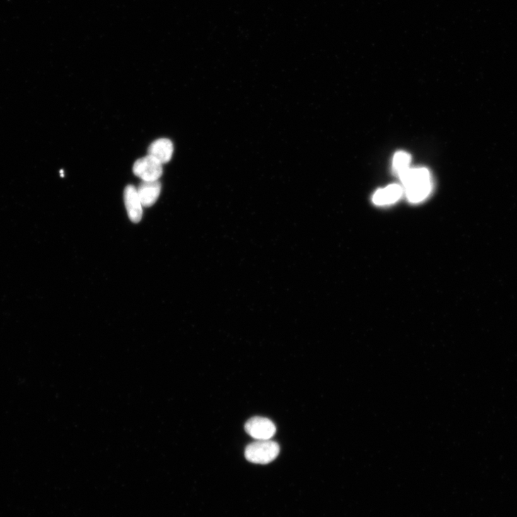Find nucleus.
Wrapping results in <instances>:
<instances>
[{
	"label": "nucleus",
	"instance_id": "nucleus-1",
	"mask_svg": "<svg viewBox=\"0 0 517 517\" xmlns=\"http://www.w3.org/2000/svg\"><path fill=\"white\" fill-rule=\"evenodd\" d=\"M399 177L410 202H420L430 195L432 182L430 172L426 168H409Z\"/></svg>",
	"mask_w": 517,
	"mask_h": 517
},
{
	"label": "nucleus",
	"instance_id": "nucleus-2",
	"mask_svg": "<svg viewBox=\"0 0 517 517\" xmlns=\"http://www.w3.org/2000/svg\"><path fill=\"white\" fill-rule=\"evenodd\" d=\"M279 451V446L274 441H256L248 446L245 453L248 461L264 465L275 460Z\"/></svg>",
	"mask_w": 517,
	"mask_h": 517
},
{
	"label": "nucleus",
	"instance_id": "nucleus-3",
	"mask_svg": "<svg viewBox=\"0 0 517 517\" xmlns=\"http://www.w3.org/2000/svg\"><path fill=\"white\" fill-rule=\"evenodd\" d=\"M163 172V164L149 155L137 160L133 165L134 174L143 181L158 180Z\"/></svg>",
	"mask_w": 517,
	"mask_h": 517
},
{
	"label": "nucleus",
	"instance_id": "nucleus-4",
	"mask_svg": "<svg viewBox=\"0 0 517 517\" xmlns=\"http://www.w3.org/2000/svg\"><path fill=\"white\" fill-rule=\"evenodd\" d=\"M247 434L256 441L270 440L276 434L273 422L262 417L250 419L245 425Z\"/></svg>",
	"mask_w": 517,
	"mask_h": 517
},
{
	"label": "nucleus",
	"instance_id": "nucleus-5",
	"mask_svg": "<svg viewBox=\"0 0 517 517\" xmlns=\"http://www.w3.org/2000/svg\"><path fill=\"white\" fill-rule=\"evenodd\" d=\"M124 201L129 219L134 223H139L143 218L144 206L134 186L129 185L126 187Z\"/></svg>",
	"mask_w": 517,
	"mask_h": 517
},
{
	"label": "nucleus",
	"instance_id": "nucleus-6",
	"mask_svg": "<svg viewBox=\"0 0 517 517\" xmlns=\"http://www.w3.org/2000/svg\"><path fill=\"white\" fill-rule=\"evenodd\" d=\"M136 191L144 207H151L156 203L160 197L161 184L158 180L143 181Z\"/></svg>",
	"mask_w": 517,
	"mask_h": 517
},
{
	"label": "nucleus",
	"instance_id": "nucleus-7",
	"mask_svg": "<svg viewBox=\"0 0 517 517\" xmlns=\"http://www.w3.org/2000/svg\"><path fill=\"white\" fill-rule=\"evenodd\" d=\"M173 151L174 147L171 141L167 138H161L156 140L150 146L149 155L163 165L171 160Z\"/></svg>",
	"mask_w": 517,
	"mask_h": 517
},
{
	"label": "nucleus",
	"instance_id": "nucleus-8",
	"mask_svg": "<svg viewBox=\"0 0 517 517\" xmlns=\"http://www.w3.org/2000/svg\"><path fill=\"white\" fill-rule=\"evenodd\" d=\"M402 193L403 190L400 185H391L376 192L373 197V202L378 206L391 204L397 202Z\"/></svg>",
	"mask_w": 517,
	"mask_h": 517
},
{
	"label": "nucleus",
	"instance_id": "nucleus-9",
	"mask_svg": "<svg viewBox=\"0 0 517 517\" xmlns=\"http://www.w3.org/2000/svg\"><path fill=\"white\" fill-rule=\"evenodd\" d=\"M411 163V156L406 152H397L393 158V170L394 172L400 176L409 168Z\"/></svg>",
	"mask_w": 517,
	"mask_h": 517
}]
</instances>
